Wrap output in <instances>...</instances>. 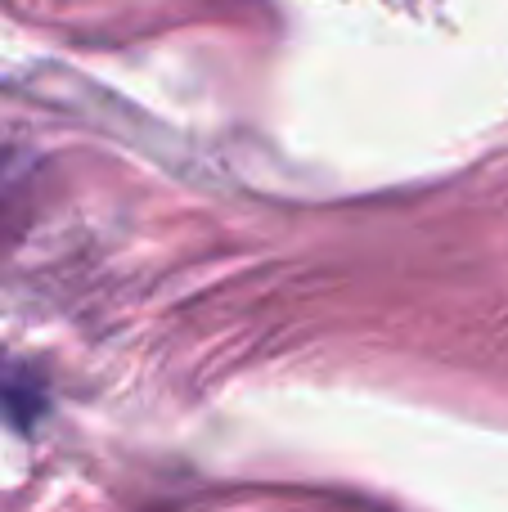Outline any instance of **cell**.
Wrapping results in <instances>:
<instances>
[{"instance_id": "cell-1", "label": "cell", "mask_w": 508, "mask_h": 512, "mask_svg": "<svg viewBox=\"0 0 508 512\" xmlns=\"http://www.w3.org/2000/svg\"><path fill=\"white\" fill-rule=\"evenodd\" d=\"M45 409H50V396H45V382L36 378V369H27L18 355L0 346V423L27 432L45 418Z\"/></svg>"}]
</instances>
